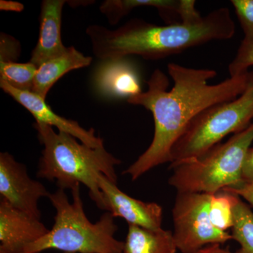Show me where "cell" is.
<instances>
[{"label":"cell","instance_id":"7","mask_svg":"<svg viewBox=\"0 0 253 253\" xmlns=\"http://www.w3.org/2000/svg\"><path fill=\"white\" fill-rule=\"evenodd\" d=\"M212 194L177 192L172 209L176 248L181 253H196L206 246L233 240L227 231L214 227L210 217Z\"/></svg>","mask_w":253,"mask_h":253},{"label":"cell","instance_id":"5","mask_svg":"<svg viewBox=\"0 0 253 253\" xmlns=\"http://www.w3.org/2000/svg\"><path fill=\"white\" fill-rule=\"evenodd\" d=\"M253 141V121L226 142L172 168L169 185L177 192L214 194L243 184V166Z\"/></svg>","mask_w":253,"mask_h":253},{"label":"cell","instance_id":"10","mask_svg":"<svg viewBox=\"0 0 253 253\" xmlns=\"http://www.w3.org/2000/svg\"><path fill=\"white\" fill-rule=\"evenodd\" d=\"M0 87L33 115L36 122L44 123L51 126H56L59 131L74 136L81 143L92 148L103 147L104 141L95 135L93 128L89 130L84 129L76 121L61 117L54 112L46 104L45 100L32 91L20 90L0 80Z\"/></svg>","mask_w":253,"mask_h":253},{"label":"cell","instance_id":"21","mask_svg":"<svg viewBox=\"0 0 253 253\" xmlns=\"http://www.w3.org/2000/svg\"><path fill=\"white\" fill-rule=\"evenodd\" d=\"M231 3L244 32V41H253V0H232Z\"/></svg>","mask_w":253,"mask_h":253},{"label":"cell","instance_id":"16","mask_svg":"<svg viewBox=\"0 0 253 253\" xmlns=\"http://www.w3.org/2000/svg\"><path fill=\"white\" fill-rule=\"evenodd\" d=\"M151 6L158 10L166 23L172 22L180 12L181 0H106L100 6V11L109 23L116 25L135 8Z\"/></svg>","mask_w":253,"mask_h":253},{"label":"cell","instance_id":"3","mask_svg":"<svg viewBox=\"0 0 253 253\" xmlns=\"http://www.w3.org/2000/svg\"><path fill=\"white\" fill-rule=\"evenodd\" d=\"M38 139L44 146L38 163L37 176L55 181L60 189L72 190L83 184L89 196L102 210L103 196L98 183L99 174L117 184L116 166L121 161L110 154L104 146L92 148L79 143L66 133H56L52 126L36 122Z\"/></svg>","mask_w":253,"mask_h":253},{"label":"cell","instance_id":"20","mask_svg":"<svg viewBox=\"0 0 253 253\" xmlns=\"http://www.w3.org/2000/svg\"><path fill=\"white\" fill-rule=\"evenodd\" d=\"M251 66H253V41L243 40L235 57L229 63V76L234 77L249 72Z\"/></svg>","mask_w":253,"mask_h":253},{"label":"cell","instance_id":"15","mask_svg":"<svg viewBox=\"0 0 253 253\" xmlns=\"http://www.w3.org/2000/svg\"><path fill=\"white\" fill-rule=\"evenodd\" d=\"M123 253H176L175 241L170 231H154L128 224Z\"/></svg>","mask_w":253,"mask_h":253},{"label":"cell","instance_id":"11","mask_svg":"<svg viewBox=\"0 0 253 253\" xmlns=\"http://www.w3.org/2000/svg\"><path fill=\"white\" fill-rule=\"evenodd\" d=\"M41 219L16 209L5 200L0 201V253H23L28 245L49 232Z\"/></svg>","mask_w":253,"mask_h":253},{"label":"cell","instance_id":"12","mask_svg":"<svg viewBox=\"0 0 253 253\" xmlns=\"http://www.w3.org/2000/svg\"><path fill=\"white\" fill-rule=\"evenodd\" d=\"M66 2L64 0H44L42 2L39 38L30 60L38 68L67 50L61 40V16Z\"/></svg>","mask_w":253,"mask_h":253},{"label":"cell","instance_id":"4","mask_svg":"<svg viewBox=\"0 0 253 253\" xmlns=\"http://www.w3.org/2000/svg\"><path fill=\"white\" fill-rule=\"evenodd\" d=\"M73 202L65 190L49 195L56 209L51 229L41 239L28 245L23 253H40L46 250H59L70 253H123L125 243L114 237L118 226L114 217L105 212L96 223L86 217L81 195V185L72 190Z\"/></svg>","mask_w":253,"mask_h":253},{"label":"cell","instance_id":"6","mask_svg":"<svg viewBox=\"0 0 253 253\" xmlns=\"http://www.w3.org/2000/svg\"><path fill=\"white\" fill-rule=\"evenodd\" d=\"M253 121V72L236 99L211 106L190 123L173 146L169 168L202 156L226 136L244 130Z\"/></svg>","mask_w":253,"mask_h":253},{"label":"cell","instance_id":"23","mask_svg":"<svg viewBox=\"0 0 253 253\" xmlns=\"http://www.w3.org/2000/svg\"><path fill=\"white\" fill-rule=\"evenodd\" d=\"M243 183L253 184V147L248 150L242 169Z\"/></svg>","mask_w":253,"mask_h":253},{"label":"cell","instance_id":"8","mask_svg":"<svg viewBox=\"0 0 253 253\" xmlns=\"http://www.w3.org/2000/svg\"><path fill=\"white\" fill-rule=\"evenodd\" d=\"M50 193L40 181L31 179L26 166L7 152L0 154V195L13 207L41 219L39 201Z\"/></svg>","mask_w":253,"mask_h":253},{"label":"cell","instance_id":"26","mask_svg":"<svg viewBox=\"0 0 253 253\" xmlns=\"http://www.w3.org/2000/svg\"></svg>","mask_w":253,"mask_h":253},{"label":"cell","instance_id":"24","mask_svg":"<svg viewBox=\"0 0 253 253\" xmlns=\"http://www.w3.org/2000/svg\"><path fill=\"white\" fill-rule=\"evenodd\" d=\"M23 5L17 1H6V0H1L0 1V9L1 11H23Z\"/></svg>","mask_w":253,"mask_h":253},{"label":"cell","instance_id":"14","mask_svg":"<svg viewBox=\"0 0 253 253\" xmlns=\"http://www.w3.org/2000/svg\"><path fill=\"white\" fill-rule=\"evenodd\" d=\"M91 61L92 58L84 56L74 46L67 47L64 54L46 61L38 68L32 92L45 100L50 89L58 80L73 70L89 66Z\"/></svg>","mask_w":253,"mask_h":253},{"label":"cell","instance_id":"2","mask_svg":"<svg viewBox=\"0 0 253 253\" xmlns=\"http://www.w3.org/2000/svg\"><path fill=\"white\" fill-rule=\"evenodd\" d=\"M236 26L228 8L213 10L199 19L166 26L131 19L117 29L91 25L86 30L95 56L102 60L138 55L158 60L214 41H226Z\"/></svg>","mask_w":253,"mask_h":253},{"label":"cell","instance_id":"9","mask_svg":"<svg viewBox=\"0 0 253 253\" xmlns=\"http://www.w3.org/2000/svg\"><path fill=\"white\" fill-rule=\"evenodd\" d=\"M98 183L102 193V210L114 217L123 218L128 224L149 230L163 229V208L160 205L130 197L104 174H99Z\"/></svg>","mask_w":253,"mask_h":253},{"label":"cell","instance_id":"19","mask_svg":"<svg viewBox=\"0 0 253 253\" xmlns=\"http://www.w3.org/2000/svg\"><path fill=\"white\" fill-rule=\"evenodd\" d=\"M237 195L219 191L212 195L210 204V217L214 227L226 231L233 226V206Z\"/></svg>","mask_w":253,"mask_h":253},{"label":"cell","instance_id":"1","mask_svg":"<svg viewBox=\"0 0 253 253\" xmlns=\"http://www.w3.org/2000/svg\"><path fill=\"white\" fill-rule=\"evenodd\" d=\"M168 71L174 82L170 90H168L167 76L156 69L146 82L147 90L126 99L129 104L143 106L151 112L154 121L152 142L123 172L133 181L160 165L170 163L173 146L190 123L211 106L236 99L242 94L249 72L211 84L209 81L217 76L214 70L169 63Z\"/></svg>","mask_w":253,"mask_h":253},{"label":"cell","instance_id":"25","mask_svg":"<svg viewBox=\"0 0 253 253\" xmlns=\"http://www.w3.org/2000/svg\"><path fill=\"white\" fill-rule=\"evenodd\" d=\"M196 253H233L227 249H223L221 245L214 244L206 246Z\"/></svg>","mask_w":253,"mask_h":253},{"label":"cell","instance_id":"18","mask_svg":"<svg viewBox=\"0 0 253 253\" xmlns=\"http://www.w3.org/2000/svg\"><path fill=\"white\" fill-rule=\"evenodd\" d=\"M38 67L31 62L0 61V80L16 89L31 91Z\"/></svg>","mask_w":253,"mask_h":253},{"label":"cell","instance_id":"13","mask_svg":"<svg viewBox=\"0 0 253 253\" xmlns=\"http://www.w3.org/2000/svg\"><path fill=\"white\" fill-rule=\"evenodd\" d=\"M94 80L98 91L110 97L127 99L142 92L137 71L126 58L105 60L96 69Z\"/></svg>","mask_w":253,"mask_h":253},{"label":"cell","instance_id":"22","mask_svg":"<svg viewBox=\"0 0 253 253\" xmlns=\"http://www.w3.org/2000/svg\"><path fill=\"white\" fill-rule=\"evenodd\" d=\"M243 198L253 208V184H243L223 189Z\"/></svg>","mask_w":253,"mask_h":253},{"label":"cell","instance_id":"17","mask_svg":"<svg viewBox=\"0 0 253 253\" xmlns=\"http://www.w3.org/2000/svg\"><path fill=\"white\" fill-rule=\"evenodd\" d=\"M231 236L240 245L235 253H253V212L239 196L233 206Z\"/></svg>","mask_w":253,"mask_h":253}]
</instances>
